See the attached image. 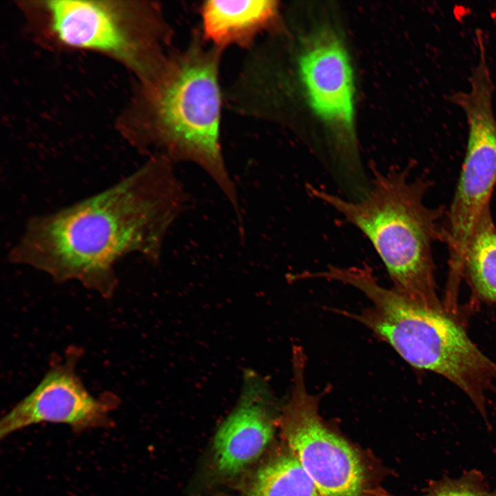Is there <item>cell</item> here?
Instances as JSON below:
<instances>
[{
  "label": "cell",
  "mask_w": 496,
  "mask_h": 496,
  "mask_svg": "<svg viewBox=\"0 0 496 496\" xmlns=\"http://www.w3.org/2000/svg\"><path fill=\"white\" fill-rule=\"evenodd\" d=\"M428 183L404 171H372L370 188L358 200L307 185L309 194L332 207L370 241L393 289L413 302L445 312L437 293L433 243L443 238L442 207L424 203Z\"/></svg>",
  "instance_id": "3"
},
{
  "label": "cell",
  "mask_w": 496,
  "mask_h": 496,
  "mask_svg": "<svg viewBox=\"0 0 496 496\" xmlns=\"http://www.w3.org/2000/svg\"><path fill=\"white\" fill-rule=\"evenodd\" d=\"M333 276L360 290L371 302L359 313L344 314L389 343L409 364L455 384L486 418V394L496 381V363L459 324L446 312L419 305L382 286L366 265L340 267Z\"/></svg>",
  "instance_id": "4"
},
{
  "label": "cell",
  "mask_w": 496,
  "mask_h": 496,
  "mask_svg": "<svg viewBox=\"0 0 496 496\" xmlns=\"http://www.w3.org/2000/svg\"><path fill=\"white\" fill-rule=\"evenodd\" d=\"M41 7L61 44L114 56L142 77L172 49V28L154 3L54 0Z\"/></svg>",
  "instance_id": "5"
},
{
  "label": "cell",
  "mask_w": 496,
  "mask_h": 496,
  "mask_svg": "<svg viewBox=\"0 0 496 496\" xmlns=\"http://www.w3.org/2000/svg\"><path fill=\"white\" fill-rule=\"evenodd\" d=\"M420 496H496V487L490 488L484 475L473 469L459 477L445 476L431 482L425 493Z\"/></svg>",
  "instance_id": "13"
},
{
  "label": "cell",
  "mask_w": 496,
  "mask_h": 496,
  "mask_svg": "<svg viewBox=\"0 0 496 496\" xmlns=\"http://www.w3.org/2000/svg\"><path fill=\"white\" fill-rule=\"evenodd\" d=\"M245 496H321L315 484L289 451L256 472Z\"/></svg>",
  "instance_id": "12"
},
{
  "label": "cell",
  "mask_w": 496,
  "mask_h": 496,
  "mask_svg": "<svg viewBox=\"0 0 496 496\" xmlns=\"http://www.w3.org/2000/svg\"><path fill=\"white\" fill-rule=\"evenodd\" d=\"M463 274L480 298L496 303V226L490 205L481 214L466 242Z\"/></svg>",
  "instance_id": "11"
},
{
  "label": "cell",
  "mask_w": 496,
  "mask_h": 496,
  "mask_svg": "<svg viewBox=\"0 0 496 496\" xmlns=\"http://www.w3.org/2000/svg\"><path fill=\"white\" fill-rule=\"evenodd\" d=\"M304 353L294 346L293 384L280 424L289 451L321 496H365L366 472L359 453L329 428L318 413L319 397L307 391Z\"/></svg>",
  "instance_id": "6"
},
{
  "label": "cell",
  "mask_w": 496,
  "mask_h": 496,
  "mask_svg": "<svg viewBox=\"0 0 496 496\" xmlns=\"http://www.w3.org/2000/svg\"><path fill=\"white\" fill-rule=\"evenodd\" d=\"M223 51L205 41L200 29L195 30L185 46L172 49L143 77L137 144L158 149L174 164L199 167L241 219L237 189L221 146Z\"/></svg>",
  "instance_id": "2"
},
{
  "label": "cell",
  "mask_w": 496,
  "mask_h": 496,
  "mask_svg": "<svg viewBox=\"0 0 496 496\" xmlns=\"http://www.w3.org/2000/svg\"><path fill=\"white\" fill-rule=\"evenodd\" d=\"M298 79L311 109L331 130L338 174L348 183L366 176L354 133V81L341 38L331 28L314 30L296 57Z\"/></svg>",
  "instance_id": "7"
},
{
  "label": "cell",
  "mask_w": 496,
  "mask_h": 496,
  "mask_svg": "<svg viewBox=\"0 0 496 496\" xmlns=\"http://www.w3.org/2000/svg\"><path fill=\"white\" fill-rule=\"evenodd\" d=\"M270 391L257 373L247 371L236 407L217 431L214 459L221 474L234 475L256 461L273 435Z\"/></svg>",
  "instance_id": "9"
},
{
  "label": "cell",
  "mask_w": 496,
  "mask_h": 496,
  "mask_svg": "<svg viewBox=\"0 0 496 496\" xmlns=\"http://www.w3.org/2000/svg\"><path fill=\"white\" fill-rule=\"evenodd\" d=\"M201 33L208 43L222 50L229 46L247 49L259 35L278 26L276 1H205L200 8Z\"/></svg>",
  "instance_id": "10"
},
{
  "label": "cell",
  "mask_w": 496,
  "mask_h": 496,
  "mask_svg": "<svg viewBox=\"0 0 496 496\" xmlns=\"http://www.w3.org/2000/svg\"><path fill=\"white\" fill-rule=\"evenodd\" d=\"M185 189L161 154L110 187L26 223L8 260L59 283L76 281L105 298L117 287L116 265L137 254L158 264L167 234L185 210Z\"/></svg>",
  "instance_id": "1"
},
{
  "label": "cell",
  "mask_w": 496,
  "mask_h": 496,
  "mask_svg": "<svg viewBox=\"0 0 496 496\" xmlns=\"http://www.w3.org/2000/svg\"><path fill=\"white\" fill-rule=\"evenodd\" d=\"M80 353L72 348L50 364L32 391L2 417L1 438L42 422L68 424L76 432L110 426L117 397L111 393L95 397L89 392L76 371Z\"/></svg>",
  "instance_id": "8"
}]
</instances>
